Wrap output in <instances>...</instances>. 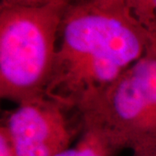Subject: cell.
I'll return each instance as SVG.
<instances>
[{
  "label": "cell",
  "instance_id": "cell-1",
  "mask_svg": "<svg viewBox=\"0 0 156 156\" xmlns=\"http://www.w3.org/2000/svg\"><path fill=\"white\" fill-rule=\"evenodd\" d=\"M152 44L125 0H71L60 25L45 95L81 111Z\"/></svg>",
  "mask_w": 156,
  "mask_h": 156
},
{
  "label": "cell",
  "instance_id": "cell-2",
  "mask_svg": "<svg viewBox=\"0 0 156 156\" xmlns=\"http://www.w3.org/2000/svg\"><path fill=\"white\" fill-rule=\"evenodd\" d=\"M71 0L0 1V95L17 104L45 95Z\"/></svg>",
  "mask_w": 156,
  "mask_h": 156
},
{
  "label": "cell",
  "instance_id": "cell-3",
  "mask_svg": "<svg viewBox=\"0 0 156 156\" xmlns=\"http://www.w3.org/2000/svg\"><path fill=\"white\" fill-rule=\"evenodd\" d=\"M80 112L106 128L122 149L156 152V44Z\"/></svg>",
  "mask_w": 156,
  "mask_h": 156
},
{
  "label": "cell",
  "instance_id": "cell-4",
  "mask_svg": "<svg viewBox=\"0 0 156 156\" xmlns=\"http://www.w3.org/2000/svg\"><path fill=\"white\" fill-rule=\"evenodd\" d=\"M0 128L16 156H54L80 137L84 120L79 110L44 95L5 113Z\"/></svg>",
  "mask_w": 156,
  "mask_h": 156
},
{
  "label": "cell",
  "instance_id": "cell-5",
  "mask_svg": "<svg viewBox=\"0 0 156 156\" xmlns=\"http://www.w3.org/2000/svg\"><path fill=\"white\" fill-rule=\"evenodd\" d=\"M83 120V131L76 144L54 156H116L123 150L106 128L89 118Z\"/></svg>",
  "mask_w": 156,
  "mask_h": 156
},
{
  "label": "cell",
  "instance_id": "cell-6",
  "mask_svg": "<svg viewBox=\"0 0 156 156\" xmlns=\"http://www.w3.org/2000/svg\"><path fill=\"white\" fill-rule=\"evenodd\" d=\"M134 18L156 44V0H125Z\"/></svg>",
  "mask_w": 156,
  "mask_h": 156
},
{
  "label": "cell",
  "instance_id": "cell-7",
  "mask_svg": "<svg viewBox=\"0 0 156 156\" xmlns=\"http://www.w3.org/2000/svg\"><path fill=\"white\" fill-rule=\"evenodd\" d=\"M0 156H16L5 130L0 128Z\"/></svg>",
  "mask_w": 156,
  "mask_h": 156
},
{
  "label": "cell",
  "instance_id": "cell-8",
  "mask_svg": "<svg viewBox=\"0 0 156 156\" xmlns=\"http://www.w3.org/2000/svg\"><path fill=\"white\" fill-rule=\"evenodd\" d=\"M6 2H11V3H36V2H41V1H45V0H3Z\"/></svg>",
  "mask_w": 156,
  "mask_h": 156
},
{
  "label": "cell",
  "instance_id": "cell-9",
  "mask_svg": "<svg viewBox=\"0 0 156 156\" xmlns=\"http://www.w3.org/2000/svg\"><path fill=\"white\" fill-rule=\"evenodd\" d=\"M132 156H156V152H152V153H133Z\"/></svg>",
  "mask_w": 156,
  "mask_h": 156
}]
</instances>
